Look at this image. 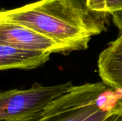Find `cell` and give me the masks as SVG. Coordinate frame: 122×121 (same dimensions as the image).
<instances>
[{
  "label": "cell",
  "instance_id": "6da1fadb",
  "mask_svg": "<svg viewBox=\"0 0 122 121\" xmlns=\"http://www.w3.org/2000/svg\"><path fill=\"white\" fill-rule=\"evenodd\" d=\"M0 19L25 26L66 46L70 52L88 48L92 37L80 17L62 0H40L0 10Z\"/></svg>",
  "mask_w": 122,
  "mask_h": 121
},
{
  "label": "cell",
  "instance_id": "7a4b0ae2",
  "mask_svg": "<svg viewBox=\"0 0 122 121\" xmlns=\"http://www.w3.org/2000/svg\"><path fill=\"white\" fill-rule=\"evenodd\" d=\"M122 115V92L104 82L74 87L52 101L39 121H104Z\"/></svg>",
  "mask_w": 122,
  "mask_h": 121
},
{
  "label": "cell",
  "instance_id": "3957f363",
  "mask_svg": "<svg viewBox=\"0 0 122 121\" xmlns=\"http://www.w3.org/2000/svg\"><path fill=\"white\" fill-rule=\"evenodd\" d=\"M71 81L54 86L34 83L27 89L0 91V121L26 118L43 112L55 99L71 91Z\"/></svg>",
  "mask_w": 122,
  "mask_h": 121
},
{
  "label": "cell",
  "instance_id": "277c9868",
  "mask_svg": "<svg viewBox=\"0 0 122 121\" xmlns=\"http://www.w3.org/2000/svg\"><path fill=\"white\" fill-rule=\"evenodd\" d=\"M0 44L49 53L70 52L64 46L21 24L0 19Z\"/></svg>",
  "mask_w": 122,
  "mask_h": 121
},
{
  "label": "cell",
  "instance_id": "5b68a950",
  "mask_svg": "<svg viewBox=\"0 0 122 121\" xmlns=\"http://www.w3.org/2000/svg\"><path fill=\"white\" fill-rule=\"evenodd\" d=\"M97 67L102 81L122 92V33L99 54Z\"/></svg>",
  "mask_w": 122,
  "mask_h": 121
},
{
  "label": "cell",
  "instance_id": "8992f818",
  "mask_svg": "<svg viewBox=\"0 0 122 121\" xmlns=\"http://www.w3.org/2000/svg\"><path fill=\"white\" fill-rule=\"evenodd\" d=\"M80 17L89 33L99 35L107 31L110 15L105 0H62Z\"/></svg>",
  "mask_w": 122,
  "mask_h": 121
},
{
  "label": "cell",
  "instance_id": "52a82bcc",
  "mask_svg": "<svg viewBox=\"0 0 122 121\" xmlns=\"http://www.w3.org/2000/svg\"><path fill=\"white\" fill-rule=\"evenodd\" d=\"M51 53L26 51L0 44V71L34 69L49 60Z\"/></svg>",
  "mask_w": 122,
  "mask_h": 121
},
{
  "label": "cell",
  "instance_id": "ba28073f",
  "mask_svg": "<svg viewBox=\"0 0 122 121\" xmlns=\"http://www.w3.org/2000/svg\"><path fill=\"white\" fill-rule=\"evenodd\" d=\"M105 4L110 15L115 12L122 11V0H105Z\"/></svg>",
  "mask_w": 122,
  "mask_h": 121
},
{
  "label": "cell",
  "instance_id": "9c48e42d",
  "mask_svg": "<svg viewBox=\"0 0 122 121\" xmlns=\"http://www.w3.org/2000/svg\"><path fill=\"white\" fill-rule=\"evenodd\" d=\"M112 16L114 25L122 33V11L113 13L112 14Z\"/></svg>",
  "mask_w": 122,
  "mask_h": 121
},
{
  "label": "cell",
  "instance_id": "30bf717a",
  "mask_svg": "<svg viewBox=\"0 0 122 121\" xmlns=\"http://www.w3.org/2000/svg\"><path fill=\"white\" fill-rule=\"evenodd\" d=\"M42 112L35 114V115H32L26 118H20V119H17V120H14V121H39L40 119L41 116Z\"/></svg>",
  "mask_w": 122,
  "mask_h": 121
},
{
  "label": "cell",
  "instance_id": "8fae6325",
  "mask_svg": "<svg viewBox=\"0 0 122 121\" xmlns=\"http://www.w3.org/2000/svg\"><path fill=\"white\" fill-rule=\"evenodd\" d=\"M104 121H122V115H114Z\"/></svg>",
  "mask_w": 122,
  "mask_h": 121
}]
</instances>
